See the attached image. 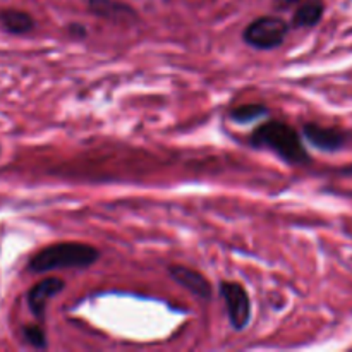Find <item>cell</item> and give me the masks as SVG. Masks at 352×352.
Listing matches in <instances>:
<instances>
[{
	"label": "cell",
	"instance_id": "277c9868",
	"mask_svg": "<svg viewBox=\"0 0 352 352\" xmlns=\"http://www.w3.org/2000/svg\"><path fill=\"white\" fill-rule=\"evenodd\" d=\"M220 294L226 301L230 327L237 332H243L251 320V301L246 289L236 282H222Z\"/></svg>",
	"mask_w": 352,
	"mask_h": 352
},
{
	"label": "cell",
	"instance_id": "3957f363",
	"mask_svg": "<svg viewBox=\"0 0 352 352\" xmlns=\"http://www.w3.org/2000/svg\"><path fill=\"white\" fill-rule=\"evenodd\" d=\"M289 24L275 16H261L244 30L243 38L250 47L258 50H274L284 43Z\"/></svg>",
	"mask_w": 352,
	"mask_h": 352
},
{
	"label": "cell",
	"instance_id": "8fae6325",
	"mask_svg": "<svg viewBox=\"0 0 352 352\" xmlns=\"http://www.w3.org/2000/svg\"><path fill=\"white\" fill-rule=\"evenodd\" d=\"M268 113V109L261 103H248V105L236 107V109L230 112V120L237 124H248L253 122V120L261 119Z\"/></svg>",
	"mask_w": 352,
	"mask_h": 352
},
{
	"label": "cell",
	"instance_id": "5b68a950",
	"mask_svg": "<svg viewBox=\"0 0 352 352\" xmlns=\"http://www.w3.org/2000/svg\"><path fill=\"white\" fill-rule=\"evenodd\" d=\"M302 136L308 140L309 144L316 148V150L329 151V153H333V151H339L346 146L347 136L344 131L337 129V127H327L320 126V124L309 122L305 124L302 127Z\"/></svg>",
	"mask_w": 352,
	"mask_h": 352
},
{
	"label": "cell",
	"instance_id": "7c38bea8",
	"mask_svg": "<svg viewBox=\"0 0 352 352\" xmlns=\"http://www.w3.org/2000/svg\"><path fill=\"white\" fill-rule=\"evenodd\" d=\"M23 339L26 340L30 346L36 347V349H45L47 347V336H45L43 329L40 325H26L23 329Z\"/></svg>",
	"mask_w": 352,
	"mask_h": 352
},
{
	"label": "cell",
	"instance_id": "4fadbf2b",
	"mask_svg": "<svg viewBox=\"0 0 352 352\" xmlns=\"http://www.w3.org/2000/svg\"><path fill=\"white\" fill-rule=\"evenodd\" d=\"M69 31H71V33H76L78 34V36H85L86 34V28L85 26H81V24H71V26H69Z\"/></svg>",
	"mask_w": 352,
	"mask_h": 352
},
{
	"label": "cell",
	"instance_id": "ba28073f",
	"mask_svg": "<svg viewBox=\"0 0 352 352\" xmlns=\"http://www.w3.org/2000/svg\"><path fill=\"white\" fill-rule=\"evenodd\" d=\"M88 7L95 16L103 17V19L119 21V23L136 19V12L133 7L117 2V0H89Z\"/></svg>",
	"mask_w": 352,
	"mask_h": 352
},
{
	"label": "cell",
	"instance_id": "8992f818",
	"mask_svg": "<svg viewBox=\"0 0 352 352\" xmlns=\"http://www.w3.org/2000/svg\"><path fill=\"white\" fill-rule=\"evenodd\" d=\"M65 289V282L57 277H48L34 284L26 294V305L34 318L41 320L45 316V309L50 299L60 294Z\"/></svg>",
	"mask_w": 352,
	"mask_h": 352
},
{
	"label": "cell",
	"instance_id": "6da1fadb",
	"mask_svg": "<svg viewBox=\"0 0 352 352\" xmlns=\"http://www.w3.org/2000/svg\"><path fill=\"white\" fill-rule=\"evenodd\" d=\"M100 258L96 248L85 243H57L43 248L28 261V270L31 274H48L55 270L69 268H88Z\"/></svg>",
	"mask_w": 352,
	"mask_h": 352
},
{
	"label": "cell",
	"instance_id": "5bb4252c",
	"mask_svg": "<svg viewBox=\"0 0 352 352\" xmlns=\"http://www.w3.org/2000/svg\"><path fill=\"white\" fill-rule=\"evenodd\" d=\"M301 2V0H275V6L278 7V9H287V7L294 6V3Z\"/></svg>",
	"mask_w": 352,
	"mask_h": 352
},
{
	"label": "cell",
	"instance_id": "52a82bcc",
	"mask_svg": "<svg viewBox=\"0 0 352 352\" xmlns=\"http://www.w3.org/2000/svg\"><path fill=\"white\" fill-rule=\"evenodd\" d=\"M168 275H170L172 280H175L195 296H198L199 299L212 298V285L199 272L182 267V265H172V267H168Z\"/></svg>",
	"mask_w": 352,
	"mask_h": 352
},
{
	"label": "cell",
	"instance_id": "7a4b0ae2",
	"mask_svg": "<svg viewBox=\"0 0 352 352\" xmlns=\"http://www.w3.org/2000/svg\"><path fill=\"white\" fill-rule=\"evenodd\" d=\"M250 143L254 148H268L287 164L301 165L309 162V153L298 131L280 120H270L256 127L251 134Z\"/></svg>",
	"mask_w": 352,
	"mask_h": 352
},
{
	"label": "cell",
	"instance_id": "30bf717a",
	"mask_svg": "<svg viewBox=\"0 0 352 352\" xmlns=\"http://www.w3.org/2000/svg\"><path fill=\"white\" fill-rule=\"evenodd\" d=\"M325 12V3L322 0H308L302 3L292 16V26L296 28H311L322 21Z\"/></svg>",
	"mask_w": 352,
	"mask_h": 352
},
{
	"label": "cell",
	"instance_id": "9c48e42d",
	"mask_svg": "<svg viewBox=\"0 0 352 352\" xmlns=\"http://www.w3.org/2000/svg\"><path fill=\"white\" fill-rule=\"evenodd\" d=\"M0 24L10 34H26L34 28V19L19 9H0Z\"/></svg>",
	"mask_w": 352,
	"mask_h": 352
}]
</instances>
